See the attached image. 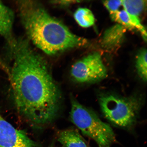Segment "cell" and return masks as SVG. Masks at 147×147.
I'll return each instance as SVG.
<instances>
[{
    "instance_id": "obj_3",
    "label": "cell",
    "mask_w": 147,
    "mask_h": 147,
    "mask_svg": "<svg viewBox=\"0 0 147 147\" xmlns=\"http://www.w3.org/2000/svg\"><path fill=\"white\" fill-rule=\"evenodd\" d=\"M142 99L137 95L125 97L116 94H101L98 102L105 118L114 125L129 129L135 124L142 104Z\"/></svg>"
},
{
    "instance_id": "obj_9",
    "label": "cell",
    "mask_w": 147,
    "mask_h": 147,
    "mask_svg": "<svg viewBox=\"0 0 147 147\" xmlns=\"http://www.w3.org/2000/svg\"><path fill=\"white\" fill-rule=\"evenodd\" d=\"M58 139L64 147H88L81 136L74 129L63 130L60 133Z\"/></svg>"
},
{
    "instance_id": "obj_1",
    "label": "cell",
    "mask_w": 147,
    "mask_h": 147,
    "mask_svg": "<svg viewBox=\"0 0 147 147\" xmlns=\"http://www.w3.org/2000/svg\"><path fill=\"white\" fill-rule=\"evenodd\" d=\"M10 49L13 63L9 74L18 112L33 124L49 123L60 109L59 88L45 61L27 41L16 40Z\"/></svg>"
},
{
    "instance_id": "obj_8",
    "label": "cell",
    "mask_w": 147,
    "mask_h": 147,
    "mask_svg": "<svg viewBox=\"0 0 147 147\" xmlns=\"http://www.w3.org/2000/svg\"><path fill=\"white\" fill-rule=\"evenodd\" d=\"M126 29L119 24L110 28L104 33L102 39L103 45L108 49L118 47L123 40Z\"/></svg>"
},
{
    "instance_id": "obj_11",
    "label": "cell",
    "mask_w": 147,
    "mask_h": 147,
    "mask_svg": "<svg viewBox=\"0 0 147 147\" xmlns=\"http://www.w3.org/2000/svg\"><path fill=\"white\" fill-rule=\"evenodd\" d=\"M146 3V1L143 0L122 1L124 10L130 15L138 17L144 10Z\"/></svg>"
},
{
    "instance_id": "obj_13",
    "label": "cell",
    "mask_w": 147,
    "mask_h": 147,
    "mask_svg": "<svg viewBox=\"0 0 147 147\" xmlns=\"http://www.w3.org/2000/svg\"><path fill=\"white\" fill-rule=\"evenodd\" d=\"M104 6L109 11L110 14L114 13L118 11V9L122 5V1H106L103 2Z\"/></svg>"
},
{
    "instance_id": "obj_4",
    "label": "cell",
    "mask_w": 147,
    "mask_h": 147,
    "mask_svg": "<svg viewBox=\"0 0 147 147\" xmlns=\"http://www.w3.org/2000/svg\"><path fill=\"white\" fill-rule=\"evenodd\" d=\"M71 122L84 135L91 138L98 147H111L116 140L109 125L102 121L96 113L71 97Z\"/></svg>"
},
{
    "instance_id": "obj_10",
    "label": "cell",
    "mask_w": 147,
    "mask_h": 147,
    "mask_svg": "<svg viewBox=\"0 0 147 147\" xmlns=\"http://www.w3.org/2000/svg\"><path fill=\"white\" fill-rule=\"evenodd\" d=\"M74 16L77 23L81 27L88 28L94 24V16L90 10L86 8H79L75 12Z\"/></svg>"
},
{
    "instance_id": "obj_5",
    "label": "cell",
    "mask_w": 147,
    "mask_h": 147,
    "mask_svg": "<svg viewBox=\"0 0 147 147\" xmlns=\"http://www.w3.org/2000/svg\"><path fill=\"white\" fill-rule=\"evenodd\" d=\"M71 75L75 82L81 84L96 83L107 76V70L99 53L88 55L72 66Z\"/></svg>"
},
{
    "instance_id": "obj_6",
    "label": "cell",
    "mask_w": 147,
    "mask_h": 147,
    "mask_svg": "<svg viewBox=\"0 0 147 147\" xmlns=\"http://www.w3.org/2000/svg\"><path fill=\"white\" fill-rule=\"evenodd\" d=\"M14 19L13 12L0 1V36L7 40L9 46L15 40L12 36Z\"/></svg>"
},
{
    "instance_id": "obj_12",
    "label": "cell",
    "mask_w": 147,
    "mask_h": 147,
    "mask_svg": "<svg viewBox=\"0 0 147 147\" xmlns=\"http://www.w3.org/2000/svg\"><path fill=\"white\" fill-rule=\"evenodd\" d=\"M147 50L143 49L138 54L136 61V67L138 74L143 81H147Z\"/></svg>"
},
{
    "instance_id": "obj_2",
    "label": "cell",
    "mask_w": 147,
    "mask_h": 147,
    "mask_svg": "<svg viewBox=\"0 0 147 147\" xmlns=\"http://www.w3.org/2000/svg\"><path fill=\"white\" fill-rule=\"evenodd\" d=\"M22 23L29 38L46 54L53 55L86 43L41 5L32 1L18 3Z\"/></svg>"
},
{
    "instance_id": "obj_14",
    "label": "cell",
    "mask_w": 147,
    "mask_h": 147,
    "mask_svg": "<svg viewBox=\"0 0 147 147\" xmlns=\"http://www.w3.org/2000/svg\"><path fill=\"white\" fill-rule=\"evenodd\" d=\"M74 1H54V3H56V4L61 5H66L71 4V3H73L74 2Z\"/></svg>"
},
{
    "instance_id": "obj_7",
    "label": "cell",
    "mask_w": 147,
    "mask_h": 147,
    "mask_svg": "<svg viewBox=\"0 0 147 147\" xmlns=\"http://www.w3.org/2000/svg\"><path fill=\"white\" fill-rule=\"evenodd\" d=\"M110 15L113 21L117 22L126 29L130 30L138 29L141 33L143 39L146 41V30L141 24L138 17L130 15L124 10L117 11L110 14Z\"/></svg>"
}]
</instances>
